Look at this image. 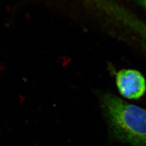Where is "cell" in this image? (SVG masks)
Instances as JSON below:
<instances>
[{"label":"cell","mask_w":146,"mask_h":146,"mask_svg":"<svg viewBox=\"0 0 146 146\" xmlns=\"http://www.w3.org/2000/svg\"><path fill=\"white\" fill-rule=\"evenodd\" d=\"M102 102L108 123L117 137L133 145H146V110L109 93L103 95Z\"/></svg>","instance_id":"6da1fadb"},{"label":"cell","mask_w":146,"mask_h":146,"mask_svg":"<svg viewBox=\"0 0 146 146\" xmlns=\"http://www.w3.org/2000/svg\"><path fill=\"white\" fill-rule=\"evenodd\" d=\"M117 87L123 97L137 99L145 93V79L139 72L133 69H123L117 74Z\"/></svg>","instance_id":"7a4b0ae2"},{"label":"cell","mask_w":146,"mask_h":146,"mask_svg":"<svg viewBox=\"0 0 146 146\" xmlns=\"http://www.w3.org/2000/svg\"><path fill=\"white\" fill-rule=\"evenodd\" d=\"M133 1L146 11V0H133Z\"/></svg>","instance_id":"3957f363"}]
</instances>
